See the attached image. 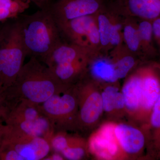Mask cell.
<instances>
[{"instance_id": "6da1fadb", "label": "cell", "mask_w": 160, "mask_h": 160, "mask_svg": "<svg viewBox=\"0 0 160 160\" xmlns=\"http://www.w3.org/2000/svg\"><path fill=\"white\" fill-rule=\"evenodd\" d=\"M69 88L61 82L48 66L42 65L37 58L31 57L5 94L9 106L13 107L23 99L41 104Z\"/></svg>"}, {"instance_id": "7a4b0ae2", "label": "cell", "mask_w": 160, "mask_h": 160, "mask_svg": "<svg viewBox=\"0 0 160 160\" xmlns=\"http://www.w3.org/2000/svg\"><path fill=\"white\" fill-rule=\"evenodd\" d=\"M27 54L44 60L61 43L60 29L51 11L41 9L20 22Z\"/></svg>"}, {"instance_id": "3957f363", "label": "cell", "mask_w": 160, "mask_h": 160, "mask_svg": "<svg viewBox=\"0 0 160 160\" xmlns=\"http://www.w3.org/2000/svg\"><path fill=\"white\" fill-rule=\"evenodd\" d=\"M27 55L20 22L3 28L0 31V89L3 92L14 84Z\"/></svg>"}, {"instance_id": "277c9868", "label": "cell", "mask_w": 160, "mask_h": 160, "mask_svg": "<svg viewBox=\"0 0 160 160\" xmlns=\"http://www.w3.org/2000/svg\"><path fill=\"white\" fill-rule=\"evenodd\" d=\"M39 106L55 132L78 129V102L76 84L61 93L53 95Z\"/></svg>"}, {"instance_id": "5b68a950", "label": "cell", "mask_w": 160, "mask_h": 160, "mask_svg": "<svg viewBox=\"0 0 160 160\" xmlns=\"http://www.w3.org/2000/svg\"><path fill=\"white\" fill-rule=\"evenodd\" d=\"M99 83L84 76L76 84L78 111V129L86 130L95 126L104 111Z\"/></svg>"}, {"instance_id": "8992f818", "label": "cell", "mask_w": 160, "mask_h": 160, "mask_svg": "<svg viewBox=\"0 0 160 160\" xmlns=\"http://www.w3.org/2000/svg\"><path fill=\"white\" fill-rule=\"evenodd\" d=\"M1 147L14 152L17 160H44L51 151L45 139L29 135L6 124Z\"/></svg>"}, {"instance_id": "52a82bcc", "label": "cell", "mask_w": 160, "mask_h": 160, "mask_svg": "<svg viewBox=\"0 0 160 160\" xmlns=\"http://www.w3.org/2000/svg\"><path fill=\"white\" fill-rule=\"evenodd\" d=\"M57 24L60 32L69 39L70 43L87 49L92 54L91 49L99 46L100 38L96 14Z\"/></svg>"}, {"instance_id": "ba28073f", "label": "cell", "mask_w": 160, "mask_h": 160, "mask_svg": "<svg viewBox=\"0 0 160 160\" xmlns=\"http://www.w3.org/2000/svg\"><path fill=\"white\" fill-rule=\"evenodd\" d=\"M142 80L141 105L138 118L148 123L160 94V63L153 62L138 68Z\"/></svg>"}, {"instance_id": "9c48e42d", "label": "cell", "mask_w": 160, "mask_h": 160, "mask_svg": "<svg viewBox=\"0 0 160 160\" xmlns=\"http://www.w3.org/2000/svg\"><path fill=\"white\" fill-rule=\"evenodd\" d=\"M115 126L114 123L104 124L89 137L88 151L97 158L111 160L125 156L115 135Z\"/></svg>"}, {"instance_id": "30bf717a", "label": "cell", "mask_w": 160, "mask_h": 160, "mask_svg": "<svg viewBox=\"0 0 160 160\" xmlns=\"http://www.w3.org/2000/svg\"><path fill=\"white\" fill-rule=\"evenodd\" d=\"M105 8L103 0H58L50 11L60 23L97 14Z\"/></svg>"}, {"instance_id": "8fae6325", "label": "cell", "mask_w": 160, "mask_h": 160, "mask_svg": "<svg viewBox=\"0 0 160 160\" xmlns=\"http://www.w3.org/2000/svg\"><path fill=\"white\" fill-rule=\"evenodd\" d=\"M111 8L122 17L152 21L160 16V0H116Z\"/></svg>"}, {"instance_id": "7c38bea8", "label": "cell", "mask_w": 160, "mask_h": 160, "mask_svg": "<svg viewBox=\"0 0 160 160\" xmlns=\"http://www.w3.org/2000/svg\"><path fill=\"white\" fill-rule=\"evenodd\" d=\"M114 133L124 155L138 154L142 151L146 138L140 129L126 124H115Z\"/></svg>"}, {"instance_id": "4fadbf2b", "label": "cell", "mask_w": 160, "mask_h": 160, "mask_svg": "<svg viewBox=\"0 0 160 160\" xmlns=\"http://www.w3.org/2000/svg\"><path fill=\"white\" fill-rule=\"evenodd\" d=\"M84 76L98 83L111 84L119 80L112 60L108 54L103 53L90 59Z\"/></svg>"}, {"instance_id": "5bb4252c", "label": "cell", "mask_w": 160, "mask_h": 160, "mask_svg": "<svg viewBox=\"0 0 160 160\" xmlns=\"http://www.w3.org/2000/svg\"><path fill=\"white\" fill-rule=\"evenodd\" d=\"M94 56L85 48L71 43L68 44L61 42L43 62L49 68H51L57 65L73 62L82 59Z\"/></svg>"}, {"instance_id": "9a60e30c", "label": "cell", "mask_w": 160, "mask_h": 160, "mask_svg": "<svg viewBox=\"0 0 160 160\" xmlns=\"http://www.w3.org/2000/svg\"><path fill=\"white\" fill-rule=\"evenodd\" d=\"M125 110L129 114L137 115L141 105L142 80L138 69L126 80L122 89Z\"/></svg>"}, {"instance_id": "2e32d148", "label": "cell", "mask_w": 160, "mask_h": 160, "mask_svg": "<svg viewBox=\"0 0 160 160\" xmlns=\"http://www.w3.org/2000/svg\"><path fill=\"white\" fill-rule=\"evenodd\" d=\"M109 53L118 79L126 77L139 61L140 58L130 51L124 43L116 46Z\"/></svg>"}, {"instance_id": "e0dca14e", "label": "cell", "mask_w": 160, "mask_h": 160, "mask_svg": "<svg viewBox=\"0 0 160 160\" xmlns=\"http://www.w3.org/2000/svg\"><path fill=\"white\" fill-rule=\"evenodd\" d=\"M138 24L142 58L155 57L158 53L153 38L152 21L140 19Z\"/></svg>"}, {"instance_id": "ac0fdd59", "label": "cell", "mask_w": 160, "mask_h": 160, "mask_svg": "<svg viewBox=\"0 0 160 160\" xmlns=\"http://www.w3.org/2000/svg\"><path fill=\"white\" fill-rule=\"evenodd\" d=\"M122 25L123 43L130 51L140 58H142L138 21L135 18L122 17Z\"/></svg>"}, {"instance_id": "d6986e66", "label": "cell", "mask_w": 160, "mask_h": 160, "mask_svg": "<svg viewBox=\"0 0 160 160\" xmlns=\"http://www.w3.org/2000/svg\"><path fill=\"white\" fill-rule=\"evenodd\" d=\"M112 84L113 83L106 86L101 92L104 111L109 113L125 110V101L122 93Z\"/></svg>"}, {"instance_id": "ffe728a7", "label": "cell", "mask_w": 160, "mask_h": 160, "mask_svg": "<svg viewBox=\"0 0 160 160\" xmlns=\"http://www.w3.org/2000/svg\"><path fill=\"white\" fill-rule=\"evenodd\" d=\"M96 18L101 40V52L103 54H108L111 50V24L109 11L104 8L97 13Z\"/></svg>"}, {"instance_id": "44dd1931", "label": "cell", "mask_w": 160, "mask_h": 160, "mask_svg": "<svg viewBox=\"0 0 160 160\" xmlns=\"http://www.w3.org/2000/svg\"><path fill=\"white\" fill-rule=\"evenodd\" d=\"M30 4L25 0H1L0 22L17 17L28 9Z\"/></svg>"}, {"instance_id": "7402d4cb", "label": "cell", "mask_w": 160, "mask_h": 160, "mask_svg": "<svg viewBox=\"0 0 160 160\" xmlns=\"http://www.w3.org/2000/svg\"><path fill=\"white\" fill-rule=\"evenodd\" d=\"M88 151L87 142L84 139L71 136L67 148L61 153L65 159L79 160L86 158Z\"/></svg>"}, {"instance_id": "603a6c76", "label": "cell", "mask_w": 160, "mask_h": 160, "mask_svg": "<svg viewBox=\"0 0 160 160\" xmlns=\"http://www.w3.org/2000/svg\"><path fill=\"white\" fill-rule=\"evenodd\" d=\"M109 18L111 24V49L123 43L122 17L112 9H109Z\"/></svg>"}, {"instance_id": "cb8c5ba5", "label": "cell", "mask_w": 160, "mask_h": 160, "mask_svg": "<svg viewBox=\"0 0 160 160\" xmlns=\"http://www.w3.org/2000/svg\"><path fill=\"white\" fill-rule=\"evenodd\" d=\"M152 139L157 146H160V94L152 110L148 122Z\"/></svg>"}, {"instance_id": "d4e9b609", "label": "cell", "mask_w": 160, "mask_h": 160, "mask_svg": "<svg viewBox=\"0 0 160 160\" xmlns=\"http://www.w3.org/2000/svg\"><path fill=\"white\" fill-rule=\"evenodd\" d=\"M71 135L67 131H57L54 132L49 141L51 151L61 153L67 148Z\"/></svg>"}, {"instance_id": "484cf974", "label": "cell", "mask_w": 160, "mask_h": 160, "mask_svg": "<svg viewBox=\"0 0 160 160\" xmlns=\"http://www.w3.org/2000/svg\"><path fill=\"white\" fill-rule=\"evenodd\" d=\"M152 27L155 43L160 55V16L152 21Z\"/></svg>"}, {"instance_id": "4316f807", "label": "cell", "mask_w": 160, "mask_h": 160, "mask_svg": "<svg viewBox=\"0 0 160 160\" xmlns=\"http://www.w3.org/2000/svg\"><path fill=\"white\" fill-rule=\"evenodd\" d=\"M8 111L7 102H6V95L5 92L2 91L0 89V117L1 116L4 118Z\"/></svg>"}, {"instance_id": "83f0119b", "label": "cell", "mask_w": 160, "mask_h": 160, "mask_svg": "<svg viewBox=\"0 0 160 160\" xmlns=\"http://www.w3.org/2000/svg\"><path fill=\"white\" fill-rule=\"evenodd\" d=\"M32 3L41 9H48L52 0H25Z\"/></svg>"}, {"instance_id": "f1b7e54d", "label": "cell", "mask_w": 160, "mask_h": 160, "mask_svg": "<svg viewBox=\"0 0 160 160\" xmlns=\"http://www.w3.org/2000/svg\"><path fill=\"white\" fill-rule=\"evenodd\" d=\"M65 160L62 154L59 152H53L49 154L44 159V160Z\"/></svg>"}, {"instance_id": "f546056e", "label": "cell", "mask_w": 160, "mask_h": 160, "mask_svg": "<svg viewBox=\"0 0 160 160\" xmlns=\"http://www.w3.org/2000/svg\"><path fill=\"white\" fill-rule=\"evenodd\" d=\"M6 125L4 126L0 123V147L2 142L3 138H4L5 130H6Z\"/></svg>"}, {"instance_id": "4dcf8cb0", "label": "cell", "mask_w": 160, "mask_h": 160, "mask_svg": "<svg viewBox=\"0 0 160 160\" xmlns=\"http://www.w3.org/2000/svg\"><path fill=\"white\" fill-rule=\"evenodd\" d=\"M0 1H1V0H0Z\"/></svg>"}]
</instances>
